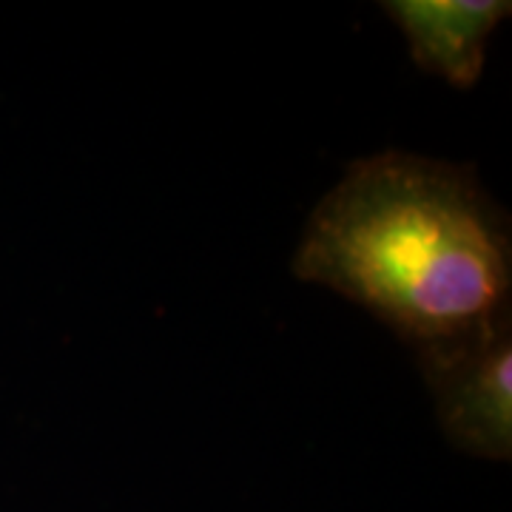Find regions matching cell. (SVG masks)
<instances>
[{
  "mask_svg": "<svg viewBox=\"0 0 512 512\" xmlns=\"http://www.w3.org/2000/svg\"><path fill=\"white\" fill-rule=\"evenodd\" d=\"M293 274L421 353L510 316V220L470 168L382 151L348 165L313 208Z\"/></svg>",
  "mask_w": 512,
  "mask_h": 512,
  "instance_id": "6da1fadb",
  "label": "cell"
},
{
  "mask_svg": "<svg viewBox=\"0 0 512 512\" xmlns=\"http://www.w3.org/2000/svg\"><path fill=\"white\" fill-rule=\"evenodd\" d=\"M421 373L447 441L476 458H512V313L439 348L421 350Z\"/></svg>",
  "mask_w": 512,
  "mask_h": 512,
  "instance_id": "7a4b0ae2",
  "label": "cell"
},
{
  "mask_svg": "<svg viewBox=\"0 0 512 512\" xmlns=\"http://www.w3.org/2000/svg\"><path fill=\"white\" fill-rule=\"evenodd\" d=\"M384 12L407 40L413 63L456 89L476 86L487 63V43L501 20L510 18L507 0H390Z\"/></svg>",
  "mask_w": 512,
  "mask_h": 512,
  "instance_id": "3957f363",
  "label": "cell"
}]
</instances>
